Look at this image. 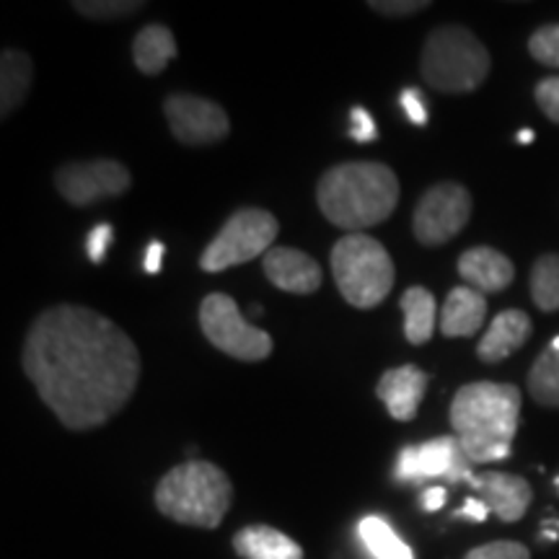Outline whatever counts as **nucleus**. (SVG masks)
<instances>
[{
  "mask_svg": "<svg viewBox=\"0 0 559 559\" xmlns=\"http://www.w3.org/2000/svg\"><path fill=\"white\" fill-rule=\"evenodd\" d=\"M21 362L39 400L75 432L120 415L140 381L135 342L99 311L73 304L32 321Z\"/></svg>",
  "mask_w": 559,
  "mask_h": 559,
  "instance_id": "f257e3e1",
  "label": "nucleus"
},
{
  "mask_svg": "<svg viewBox=\"0 0 559 559\" xmlns=\"http://www.w3.org/2000/svg\"><path fill=\"white\" fill-rule=\"evenodd\" d=\"M487 515H489V508L485 506V500L469 498L464 506H461L456 519H469L474 523H481V521H487Z\"/></svg>",
  "mask_w": 559,
  "mask_h": 559,
  "instance_id": "72a5a7b5",
  "label": "nucleus"
},
{
  "mask_svg": "<svg viewBox=\"0 0 559 559\" xmlns=\"http://www.w3.org/2000/svg\"><path fill=\"white\" fill-rule=\"evenodd\" d=\"M469 485L477 489L489 508V513L498 515L500 521L515 523L526 515L531 506V485L519 474H506V472H485L474 474Z\"/></svg>",
  "mask_w": 559,
  "mask_h": 559,
  "instance_id": "ddd939ff",
  "label": "nucleus"
},
{
  "mask_svg": "<svg viewBox=\"0 0 559 559\" xmlns=\"http://www.w3.org/2000/svg\"><path fill=\"white\" fill-rule=\"evenodd\" d=\"M280 223L272 213L260 207H241L226 221L207 249L202 251L200 267L205 272H223L236 264H247L267 254L277 239Z\"/></svg>",
  "mask_w": 559,
  "mask_h": 559,
  "instance_id": "0eeeda50",
  "label": "nucleus"
},
{
  "mask_svg": "<svg viewBox=\"0 0 559 559\" xmlns=\"http://www.w3.org/2000/svg\"><path fill=\"white\" fill-rule=\"evenodd\" d=\"M164 243L160 241H151L148 243V251H145V272H148V275H158L160 272V260H164Z\"/></svg>",
  "mask_w": 559,
  "mask_h": 559,
  "instance_id": "c9c22d12",
  "label": "nucleus"
},
{
  "mask_svg": "<svg viewBox=\"0 0 559 559\" xmlns=\"http://www.w3.org/2000/svg\"><path fill=\"white\" fill-rule=\"evenodd\" d=\"M332 275L349 306L376 309L394 288L396 270L379 239L366 234H349L334 243Z\"/></svg>",
  "mask_w": 559,
  "mask_h": 559,
  "instance_id": "423d86ee",
  "label": "nucleus"
},
{
  "mask_svg": "<svg viewBox=\"0 0 559 559\" xmlns=\"http://www.w3.org/2000/svg\"><path fill=\"white\" fill-rule=\"evenodd\" d=\"M531 58L547 68H559V24L542 26L528 39Z\"/></svg>",
  "mask_w": 559,
  "mask_h": 559,
  "instance_id": "a878e982",
  "label": "nucleus"
},
{
  "mask_svg": "<svg viewBox=\"0 0 559 559\" xmlns=\"http://www.w3.org/2000/svg\"><path fill=\"white\" fill-rule=\"evenodd\" d=\"M153 498L160 513L181 526L218 528L234 500V485L221 466L192 459L166 472Z\"/></svg>",
  "mask_w": 559,
  "mask_h": 559,
  "instance_id": "20e7f679",
  "label": "nucleus"
},
{
  "mask_svg": "<svg viewBox=\"0 0 559 559\" xmlns=\"http://www.w3.org/2000/svg\"><path fill=\"white\" fill-rule=\"evenodd\" d=\"M534 99L544 115L559 124V75H549V79L536 83Z\"/></svg>",
  "mask_w": 559,
  "mask_h": 559,
  "instance_id": "c85d7f7f",
  "label": "nucleus"
},
{
  "mask_svg": "<svg viewBox=\"0 0 559 559\" xmlns=\"http://www.w3.org/2000/svg\"><path fill=\"white\" fill-rule=\"evenodd\" d=\"M472 461L466 459L456 436H440L428 443L407 445L400 451L394 479L402 485H425L428 479H445L449 485L472 481Z\"/></svg>",
  "mask_w": 559,
  "mask_h": 559,
  "instance_id": "9d476101",
  "label": "nucleus"
},
{
  "mask_svg": "<svg viewBox=\"0 0 559 559\" xmlns=\"http://www.w3.org/2000/svg\"><path fill=\"white\" fill-rule=\"evenodd\" d=\"M519 143H534V132H531V130H521V132H519Z\"/></svg>",
  "mask_w": 559,
  "mask_h": 559,
  "instance_id": "e433bc0d",
  "label": "nucleus"
},
{
  "mask_svg": "<svg viewBox=\"0 0 559 559\" xmlns=\"http://www.w3.org/2000/svg\"><path fill=\"white\" fill-rule=\"evenodd\" d=\"M200 326L221 353L243 362H260L272 355V337L241 317L236 300L226 293H210L200 306Z\"/></svg>",
  "mask_w": 559,
  "mask_h": 559,
  "instance_id": "6e6552de",
  "label": "nucleus"
},
{
  "mask_svg": "<svg viewBox=\"0 0 559 559\" xmlns=\"http://www.w3.org/2000/svg\"><path fill=\"white\" fill-rule=\"evenodd\" d=\"M236 555L243 559H304V549L272 526H247L234 536Z\"/></svg>",
  "mask_w": 559,
  "mask_h": 559,
  "instance_id": "6ab92c4d",
  "label": "nucleus"
},
{
  "mask_svg": "<svg viewBox=\"0 0 559 559\" xmlns=\"http://www.w3.org/2000/svg\"><path fill=\"white\" fill-rule=\"evenodd\" d=\"M459 275L466 280L469 288L487 296V293L506 290L513 283L515 267L502 251L492 247H474L459 257Z\"/></svg>",
  "mask_w": 559,
  "mask_h": 559,
  "instance_id": "dca6fc26",
  "label": "nucleus"
},
{
  "mask_svg": "<svg viewBox=\"0 0 559 559\" xmlns=\"http://www.w3.org/2000/svg\"><path fill=\"white\" fill-rule=\"evenodd\" d=\"M111 241H115V228H111L109 223H99V226L91 228L88 241H86L88 260L94 264H102L104 257H107L109 247H111Z\"/></svg>",
  "mask_w": 559,
  "mask_h": 559,
  "instance_id": "c756f323",
  "label": "nucleus"
},
{
  "mask_svg": "<svg viewBox=\"0 0 559 559\" xmlns=\"http://www.w3.org/2000/svg\"><path fill=\"white\" fill-rule=\"evenodd\" d=\"M472 218V194L456 181H440L423 194L412 215L415 239L425 247L456 239Z\"/></svg>",
  "mask_w": 559,
  "mask_h": 559,
  "instance_id": "1a4fd4ad",
  "label": "nucleus"
},
{
  "mask_svg": "<svg viewBox=\"0 0 559 559\" xmlns=\"http://www.w3.org/2000/svg\"><path fill=\"white\" fill-rule=\"evenodd\" d=\"M487 319V298L469 285H459L445 298L440 311V332L445 337H474Z\"/></svg>",
  "mask_w": 559,
  "mask_h": 559,
  "instance_id": "a211bd4d",
  "label": "nucleus"
},
{
  "mask_svg": "<svg viewBox=\"0 0 559 559\" xmlns=\"http://www.w3.org/2000/svg\"><path fill=\"white\" fill-rule=\"evenodd\" d=\"M557 485H559V479H557Z\"/></svg>",
  "mask_w": 559,
  "mask_h": 559,
  "instance_id": "4c0bfd02",
  "label": "nucleus"
},
{
  "mask_svg": "<svg viewBox=\"0 0 559 559\" xmlns=\"http://www.w3.org/2000/svg\"><path fill=\"white\" fill-rule=\"evenodd\" d=\"M358 534L373 559H415V551L396 536V531L391 528L389 521L381 519V515H368V519H362Z\"/></svg>",
  "mask_w": 559,
  "mask_h": 559,
  "instance_id": "b1692460",
  "label": "nucleus"
},
{
  "mask_svg": "<svg viewBox=\"0 0 559 559\" xmlns=\"http://www.w3.org/2000/svg\"><path fill=\"white\" fill-rule=\"evenodd\" d=\"M171 135L187 145H213L228 138L230 122L221 104L194 94H171L164 102Z\"/></svg>",
  "mask_w": 559,
  "mask_h": 559,
  "instance_id": "f8f14e48",
  "label": "nucleus"
},
{
  "mask_svg": "<svg viewBox=\"0 0 559 559\" xmlns=\"http://www.w3.org/2000/svg\"><path fill=\"white\" fill-rule=\"evenodd\" d=\"M402 107H404V115L409 117L412 124H428V107H425L423 96H419V91L415 88H404L402 91Z\"/></svg>",
  "mask_w": 559,
  "mask_h": 559,
  "instance_id": "473e14b6",
  "label": "nucleus"
},
{
  "mask_svg": "<svg viewBox=\"0 0 559 559\" xmlns=\"http://www.w3.org/2000/svg\"><path fill=\"white\" fill-rule=\"evenodd\" d=\"M174 58H177V39H174L169 26L148 24L135 34V41H132V60H135L140 73H164V68L169 66Z\"/></svg>",
  "mask_w": 559,
  "mask_h": 559,
  "instance_id": "aec40b11",
  "label": "nucleus"
},
{
  "mask_svg": "<svg viewBox=\"0 0 559 559\" xmlns=\"http://www.w3.org/2000/svg\"><path fill=\"white\" fill-rule=\"evenodd\" d=\"M130 181L128 166L109 158L66 164L55 171V187L75 207H88L104 198H120L130 190Z\"/></svg>",
  "mask_w": 559,
  "mask_h": 559,
  "instance_id": "9b49d317",
  "label": "nucleus"
},
{
  "mask_svg": "<svg viewBox=\"0 0 559 559\" xmlns=\"http://www.w3.org/2000/svg\"><path fill=\"white\" fill-rule=\"evenodd\" d=\"M419 70L443 94H469L489 73V52L466 26H438L425 39Z\"/></svg>",
  "mask_w": 559,
  "mask_h": 559,
  "instance_id": "39448f33",
  "label": "nucleus"
},
{
  "mask_svg": "<svg viewBox=\"0 0 559 559\" xmlns=\"http://www.w3.org/2000/svg\"><path fill=\"white\" fill-rule=\"evenodd\" d=\"M531 332H534V326H531L528 313H523L519 309H508V311L498 313V317L492 319V324H489L487 334L479 340V345H477L479 360L481 362H500V360L510 358L515 349H521L523 345H526Z\"/></svg>",
  "mask_w": 559,
  "mask_h": 559,
  "instance_id": "f3484780",
  "label": "nucleus"
},
{
  "mask_svg": "<svg viewBox=\"0 0 559 559\" xmlns=\"http://www.w3.org/2000/svg\"><path fill=\"white\" fill-rule=\"evenodd\" d=\"M34 66L21 50H3L0 58V115L9 117L24 104L32 88Z\"/></svg>",
  "mask_w": 559,
  "mask_h": 559,
  "instance_id": "412c9836",
  "label": "nucleus"
},
{
  "mask_svg": "<svg viewBox=\"0 0 559 559\" xmlns=\"http://www.w3.org/2000/svg\"><path fill=\"white\" fill-rule=\"evenodd\" d=\"M379 130H376L373 117L368 115L362 107H355L349 111V138L358 140V143H373Z\"/></svg>",
  "mask_w": 559,
  "mask_h": 559,
  "instance_id": "2f4dec72",
  "label": "nucleus"
},
{
  "mask_svg": "<svg viewBox=\"0 0 559 559\" xmlns=\"http://www.w3.org/2000/svg\"><path fill=\"white\" fill-rule=\"evenodd\" d=\"M445 500H449V492H445V487H440V485H436V487H428L423 492V508L428 510V513H436V510H440L445 506Z\"/></svg>",
  "mask_w": 559,
  "mask_h": 559,
  "instance_id": "f704fd0d",
  "label": "nucleus"
},
{
  "mask_svg": "<svg viewBox=\"0 0 559 559\" xmlns=\"http://www.w3.org/2000/svg\"><path fill=\"white\" fill-rule=\"evenodd\" d=\"M400 306L404 311V334H407L412 345L430 342L432 332H436L438 317L436 296L430 290H425L423 285H412V288L404 290Z\"/></svg>",
  "mask_w": 559,
  "mask_h": 559,
  "instance_id": "4be33fe9",
  "label": "nucleus"
},
{
  "mask_svg": "<svg viewBox=\"0 0 559 559\" xmlns=\"http://www.w3.org/2000/svg\"><path fill=\"white\" fill-rule=\"evenodd\" d=\"M528 391L542 407L559 409V337L551 340L531 366Z\"/></svg>",
  "mask_w": 559,
  "mask_h": 559,
  "instance_id": "5701e85b",
  "label": "nucleus"
},
{
  "mask_svg": "<svg viewBox=\"0 0 559 559\" xmlns=\"http://www.w3.org/2000/svg\"><path fill=\"white\" fill-rule=\"evenodd\" d=\"M425 389H428V376L417 366L389 368L376 383V394L386 404L389 415L400 423H409L417 417L419 402H423Z\"/></svg>",
  "mask_w": 559,
  "mask_h": 559,
  "instance_id": "2eb2a0df",
  "label": "nucleus"
},
{
  "mask_svg": "<svg viewBox=\"0 0 559 559\" xmlns=\"http://www.w3.org/2000/svg\"><path fill=\"white\" fill-rule=\"evenodd\" d=\"M73 9L88 19H117L145 9V3H132V0H91L86 3V0H75Z\"/></svg>",
  "mask_w": 559,
  "mask_h": 559,
  "instance_id": "bb28decb",
  "label": "nucleus"
},
{
  "mask_svg": "<svg viewBox=\"0 0 559 559\" xmlns=\"http://www.w3.org/2000/svg\"><path fill=\"white\" fill-rule=\"evenodd\" d=\"M521 402V389L513 383L477 381L456 391L451 425L472 464H492L513 453Z\"/></svg>",
  "mask_w": 559,
  "mask_h": 559,
  "instance_id": "f03ea898",
  "label": "nucleus"
},
{
  "mask_svg": "<svg viewBox=\"0 0 559 559\" xmlns=\"http://www.w3.org/2000/svg\"><path fill=\"white\" fill-rule=\"evenodd\" d=\"M464 559H531V551L519 542H492L472 549Z\"/></svg>",
  "mask_w": 559,
  "mask_h": 559,
  "instance_id": "cd10ccee",
  "label": "nucleus"
},
{
  "mask_svg": "<svg viewBox=\"0 0 559 559\" xmlns=\"http://www.w3.org/2000/svg\"><path fill=\"white\" fill-rule=\"evenodd\" d=\"M262 267L270 283L285 293L309 296V293L319 290L321 285L319 262L306 254V251H298L290 247H275L264 254Z\"/></svg>",
  "mask_w": 559,
  "mask_h": 559,
  "instance_id": "4468645a",
  "label": "nucleus"
},
{
  "mask_svg": "<svg viewBox=\"0 0 559 559\" xmlns=\"http://www.w3.org/2000/svg\"><path fill=\"white\" fill-rule=\"evenodd\" d=\"M317 202L332 226L360 234L400 205V179L379 160H347L321 174Z\"/></svg>",
  "mask_w": 559,
  "mask_h": 559,
  "instance_id": "7ed1b4c3",
  "label": "nucleus"
},
{
  "mask_svg": "<svg viewBox=\"0 0 559 559\" xmlns=\"http://www.w3.org/2000/svg\"><path fill=\"white\" fill-rule=\"evenodd\" d=\"M531 298L536 309L559 311V254H544L531 270Z\"/></svg>",
  "mask_w": 559,
  "mask_h": 559,
  "instance_id": "393cba45",
  "label": "nucleus"
},
{
  "mask_svg": "<svg viewBox=\"0 0 559 559\" xmlns=\"http://www.w3.org/2000/svg\"><path fill=\"white\" fill-rule=\"evenodd\" d=\"M428 0H370L368 9L383 13V16H412V13L428 9Z\"/></svg>",
  "mask_w": 559,
  "mask_h": 559,
  "instance_id": "7c9ffc66",
  "label": "nucleus"
}]
</instances>
